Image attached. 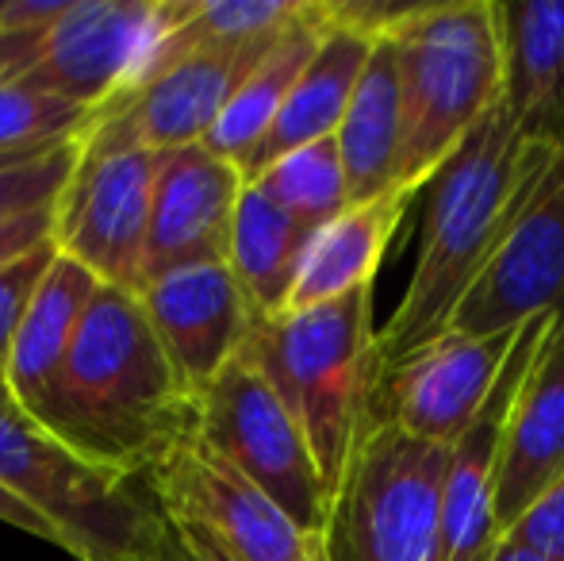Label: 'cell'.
Returning a JSON list of instances; mask_svg holds the SVG:
<instances>
[{
  "instance_id": "1",
  "label": "cell",
  "mask_w": 564,
  "mask_h": 561,
  "mask_svg": "<svg viewBox=\"0 0 564 561\" xmlns=\"http://www.w3.org/2000/svg\"><path fill=\"white\" fill-rule=\"evenodd\" d=\"M557 154L561 142L522 136L503 100L453 150L438 177L426 185L408 289L384 327H377L380 377L449 335L460 300L488 270Z\"/></svg>"
},
{
  "instance_id": "2",
  "label": "cell",
  "mask_w": 564,
  "mask_h": 561,
  "mask_svg": "<svg viewBox=\"0 0 564 561\" xmlns=\"http://www.w3.org/2000/svg\"><path fill=\"white\" fill-rule=\"evenodd\" d=\"M39 423L119 477H147L196 431L200 404L158 343L139 292L100 284Z\"/></svg>"
},
{
  "instance_id": "3",
  "label": "cell",
  "mask_w": 564,
  "mask_h": 561,
  "mask_svg": "<svg viewBox=\"0 0 564 561\" xmlns=\"http://www.w3.org/2000/svg\"><path fill=\"white\" fill-rule=\"evenodd\" d=\"M403 93L400 188L423 193L473 128L503 100V4L434 0L408 4L384 31Z\"/></svg>"
},
{
  "instance_id": "4",
  "label": "cell",
  "mask_w": 564,
  "mask_h": 561,
  "mask_svg": "<svg viewBox=\"0 0 564 561\" xmlns=\"http://www.w3.org/2000/svg\"><path fill=\"white\" fill-rule=\"evenodd\" d=\"M246 350L304 427L323 481L335 496L357 434L369 423L380 377L372 284L307 312L258 320Z\"/></svg>"
},
{
  "instance_id": "5",
  "label": "cell",
  "mask_w": 564,
  "mask_h": 561,
  "mask_svg": "<svg viewBox=\"0 0 564 561\" xmlns=\"http://www.w3.org/2000/svg\"><path fill=\"white\" fill-rule=\"evenodd\" d=\"M0 488L35 508L74 561H147L165 508L147 477L85 462L0 385Z\"/></svg>"
},
{
  "instance_id": "6",
  "label": "cell",
  "mask_w": 564,
  "mask_h": 561,
  "mask_svg": "<svg viewBox=\"0 0 564 561\" xmlns=\"http://www.w3.org/2000/svg\"><path fill=\"white\" fill-rule=\"evenodd\" d=\"M449 450L369 416L330 496L327 561H431Z\"/></svg>"
},
{
  "instance_id": "7",
  "label": "cell",
  "mask_w": 564,
  "mask_h": 561,
  "mask_svg": "<svg viewBox=\"0 0 564 561\" xmlns=\"http://www.w3.org/2000/svg\"><path fill=\"white\" fill-rule=\"evenodd\" d=\"M200 434L208 446L276 500L307 535L327 531L330 488L319 473L304 427L261 366L242 350L200 397Z\"/></svg>"
},
{
  "instance_id": "8",
  "label": "cell",
  "mask_w": 564,
  "mask_h": 561,
  "mask_svg": "<svg viewBox=\"0 0 564 561\" xmlns=\"http://www.w3.org/2000/svg\"><path fill=\"white\" fill-rule=\"evenodd\" d=\"M162 158L147 147H116L85 136L74 181L54 204L58 255L82 262L100 284L139 292L147 284L150 212Z\"/></svg>"
},
{
  "instance_id": "9",
  "label": "cell",
  "mask_w": 564,
  "mask_h": 561,
  "mask_svg": "<svg viewBox=\"0 0 564 561\" xmlns=\"http://www.w3.org/2000/svg\"><path fill=\"white\" fill-rule=\"evenodd\" d=\"M147 481L173 519L200 527L235 561H327L319 535H307L281 504L208 446L200 427L188 431Z\"/></svg>"
},
{
  "instance_id": "10",
  "label": "cell",
  "mask_w": 564,
  "mask_h": 561,
  "mask_svg": "<svg viewBox=\"0 0 564 561\" xmlns=\"http://www.w3.org/2000/svg\"><path fill=\"white\" fill-rule=\"evenodd\" d=\"M564 308V142L480 281L460 300L449 335H503Z\"/></svg>"
},
{
  "instance_id": "11",
  "label": "cell",
  "mask_w": 564,
  "mask_h": 561,
  "mask_svg": "<svg viewBox=\"0 0 564 561\" xmlns=\"http://www.w3.org/2000/svg\"><path fill=\"white\" fill-rule=\"evenodd\" d=\"M519 335L522 331L438 338L400 369L377 377L369 416L415 439L453 446L491 400Z\"/></svg>"
},
{
  "instance_id": "12",
  "label": "cell",
  "mask_w": 564,
  "mask_h": 561,
  "mask_svg": "<svg viewBox=\"0 0 564 561\" xmlns=\"http://www.w3.org/2000/svg\"><path fill=\"white\" fill-rule=\"evenodd\" d=\"M281 35L188 54L181 66H173L134 97L93 112L89 136L116 147H147L158 154L200 147L227 112L230 97L242 89V82Z\"/></svg>"
},
{
  "instance_id": "13",
  "label": "cell",
  "mask_w": 564,
  "mask_h": 561,
  "mask_svg": "<svg viewBox=\"0 0 564 561\" xmlns=\"http://www.w3.org/2000/svg\"><path fill=\"white\" fill-rule=\"evenodd\" d=\"M154 15L158 0H74L4 82L54 93L97 112L131 77L150 43Z\"/></svg>"
},
{
  "instance_id": "14",
  "label": "cell",
  "mask_w": 564,
  "mask_h": 561,
  "mask_svg": "<svg viewBox=\"0 0 564 561\" xmlns=\"http://www.w3.org/2000/svg\"><path fill=\"white\" fill-rule=\"evenodd\" d=\"M142 312L173 369L200 404L230 362L246 350L258 312L227 262L165 273L139 289Z\"/></svg>"
},
{
  "instance_id": "15",
  "label": "cell",
  "mask_w": 564,
  "mask_h": 561,
  "mask_svg": "<svg viewBox=\"0 0 564 561\" xmlns=\"http://www.w3.org/2000/svg\"><path fill=\"white\" fill-rule=\"evenodd\" d=\"M246 173L208 147L170 150L162 158L150 212L147 281L193 266L227 262L230 227L246 193Z\"/></svg>"
},
{
  "instance_id": "16",
  "label": "cell",
  "mask_w": 564,
  "mask_h": 561,
  "mask_svg": "<svg viewBox=\"0 0 564 561\" xmlns=\"http://www.w3.org/2000/svg\"><path fill=\"white\" fill-rule=\"evenodd\" d=\"M564 477V308L507 412L496 470L499 542Z\"/></svg>"
},
{
  "instance_id": "17",
  "label": "cell",
  "mask_w": 564,
  "mask_h": 561,
  "mask_svg": "<svg viewBox=\"0 0 564 561\" xmlns=\"http://www.w3.org/2000/svg\"><path fill=\"white\" fill-rule=\"evenodd\" d=\"M377 31H369L365 23L349 20L346 4L335 0V23H330L327 39L319 43L315 58L307 62V69L300 74L296 89L289 93L281 116H276L273 131L265 136L258 150L250 154V162L242 165L246 181L258 177L265 165H273L276 158L292 154V150L307 147L338 136L346 108L354 100V89L365 74L372 46H377Z\"/></svg>"
},
{
  "instance_id": "18",
  "label": "cell",
  "mask_w": 564,
  "mask_h": 561,
  "mask_svg": "<svg viewBox=\"0 0 564 561\" xmlns=\"http://www.w3.org/2000/svg\"><path fill=\"white\" fill-rule=\"evenodd\" d=\"M97 292V273H89L74 258L58 255L51 270H46L43 284L35 289V296H31L20 335H15L12 358H8L4 385L23 404V412H31L35 420H43L46 404H51V392L69 358V346H74L77 327H82Z\"/></svg>"
},
{
  "instance_id": "19",
  "label": "cell",
  "mask_w": 564,
  "mask_h": 561,
  "mask_svg": "<svg viewBox=\"0 0 564 561\" xmlns=\"http://www.w3.org/2000/svg\"><path fill=\"white\" fill-rule=\"evenodd\" d=\"M411 196L415 193L395 188V193L377 196V201L349 204L341 216L323 224L307 242L284 312H307V308L330 304L346 292L372 284L403 216H408Z\"/></svg>"
},
{
  "instance_id": "20",
  "label": "cell",
  "mask_w": 564,
  "mask_h": 561,
  "mask_svg": "<svg viewBox=\"0 0 564 561\" xmlns=\"http://www.w3.org/2000/svg\"><path fill=\"white\" fill-rule=\"evenodd\" d=\"M503 108L527 139L564 142V0L503 4Z\"/></svg>"
},
{
  "instance_id": "21",
  "label": "cell",
  "mask_w": 564,
  "mask_h": 561,
  "mask_svg": "<svg viewBox=\"0 0 564 561\" xmlns=\"http://www.w3.org/2000/svg\"><path fill=\"white\" fill-rule=\"evenodd\" d=\"M338 150L349 181V204H365L400 188L403 170V93L395 46L388 35L377 39L365 74L338 128Z\"/></svg>"
},
{
  "instance_id": "22",
  "label": "cell",
  "mask_w": 564,
  "mask_h": 561,
  "mask_svg": "<svg viewBox=\"0 0 564 561\" xmlns=\"http://www.w3.org/2000/svg\"><path fill=\"white\" fill-rule=\"evenodd\" d=\"M330 23H335V0H312L304 20H296L273 46H269L265 58H261L258 66H253V74L242 82V89L230 97L227 112L219 116L212 136L204 139V147H208L212 154L235 162L238 170L250 162V154L265 142L269 131H273L284 100L296 89L300 74H304L307 62L315 58L323 39H327Z\"/></svg>"
},
{
  "instance_id": "23",
  "label": "cell",
  "mask_w": 564,
  "mask_h": 561,
  "mask_svg": "<svg viewBox=\"0 0 564 561\" xmlns=\"http://www.w3.org/2000/svg\"><path fill=\"white\" fill-rule=\"evenodd\" d=\"M312 235L315 227L300 224L296 216L276 208L265 193L246 185L235 212V227H230L227 266L238 278V284H242L258 320L284 315Z\"/></svg>"
},
{
  "instance_id": "24",
  "label": "cell",
  "mask_w": 564,
  "mask_h": 561,
  "mask_svg": "<svg viewBox=\"0 0 564 561\" xmlns=\"http://www.w3.org/2000/svg\"><path fill=\"white\" fill-rule=\"evenodd\" d=\"M250 185L265 193L276 208L296 216L300 224L315 227V231L349 208V181L335 136L276 158Z\"/></svg>"
},
{
  "instance_id": "25",
  "label": "cell",
  "mask_w": 564,
  "mask_h": 561,
  "mask_svg": "<svg viewBox=\"0 0 564 561\" xmlns=\"http://www.w3.org/2000/svg\"><path fill=\"white\" fill-rule=\"evenodd\" d=\"M85 136H89V128L58 142L0 154V224L51 212L62 201L85 154Z\"/></svg>"
},
{
  "instance_id": "26",
  "label": "cell",
  "mask_w": 564,
  "mask_h": 561,
  "mask_svg": "<svg viewBox=\"0 0 564 561\" xmlns=\"http://www.w3.org/2000/svg\"><path fill=\"white\" fill-rule=\"evenodd\" d=\"M93 123V112L54 93L28 89L20 82H0V154L77 136Z\"/></svg>"
},
{
  "instance_id": "27",
  "label": "cell",
  "mask_w": 564,
  "mask_h": 561,
  "mask_svg": "<svg viewBox=\"0 0 564 561\" xmlns=\"http://www.w3.org/2000/svg\"><path fill=\"white\" fill-rule=\"evenodd\" d=\"M58 258V247L54 242H43L31 255L15 258L0 270V385L8 381V358H12L15 335H20V323L31 308V296L43 284L46 270Z\"/></svg>"
},
{
  "instance_id": "28",
  "label": "cell",
  "mask_w": 564,
  "mask_h": 561,
  "mask_svg": "<svg viewBox=\"0 0 564 561\" xmlns=\"http://www.w3.org/2000/svg\"><path fill=\"white\" fill-rule=\"evenodd\" d=\"M507 539L538 550L545 561H564V477L507 531Z\"/></svg>"
},
{
  "instance_id": "29",
  "label": "cell",
  "mask_w": 564,
  "mask_h": 561,
  "mask_svg": "<svg viewBox=\"0 0 564 561\" xmlns=\"http://www.w3.org/2000/svg\"><path fill=\"white\" fill-rule=\"evenodd\" d=\"M147 561H235V558L216 539H208L200 527L185 524V519H173L165 511V531L158 539V550Z\"/></svg>"
},
{
  "instance_id": "30",
  "label": "cell",
  "mask_w": 564,
  "mask_h": 561,
  "mask_svg": "<svg viewBox=\"0 0 564 561\" xmlns=\"http://www.w3.org/2000/svg\"><path fill=\"white\" fill-rule=\"evenodd\" d=\"M74 0H0V35H46Z\"/></svg>"
},
{
  "instance_id": "31",
  "label": "cell",
  "mask_w": 564,
  "mask_h": 561,
  "mask_svg": "<svg viewBox=\"0 0 564 561\" xmlns=\"http://www.w3.org/2000/svg\"><path fill=\"white\" fill-rule=\"evenodd\" d=\"M43 242H54V208L0 224V270L15 258L31 255L35 247H43Z\"/></svg>"
},
{
  "instance_id": "32",
  "label": "cell",
  "mask_w": 564,
  "mask_h": 561,
  "mask_svg": "<svg viewBox=\"0 0 564 561\" xmlns=\"http://www.w3.org/2000/svg\"><path fill=\"white\" fill-rule=\"evenodd\" d=\"M0 524H8V527H15V531H23V535H35V539H43V542H54L58 550H66V542H62V535L54 531L51 524H46L43 516H39L35 508H28L23 500H15L12 493H4L0 488Z\"/></svg>"
},
{
  "instance_id": "33",
  "label": "cell",
  "mask_w": 564,
  "mask_h": 561,
  "mask_svg": "<svg viewBox=\"0 0 564 561\" xmlns=\"http://www.w3.org/2000/svg\"><path fill=\"white\" fill-rule=\"evenodd\" d=\"M491 561H545L538 550H530V547H522V542H514V539H503L496 547V558Z\"/></svg>"
}]
</instances>
